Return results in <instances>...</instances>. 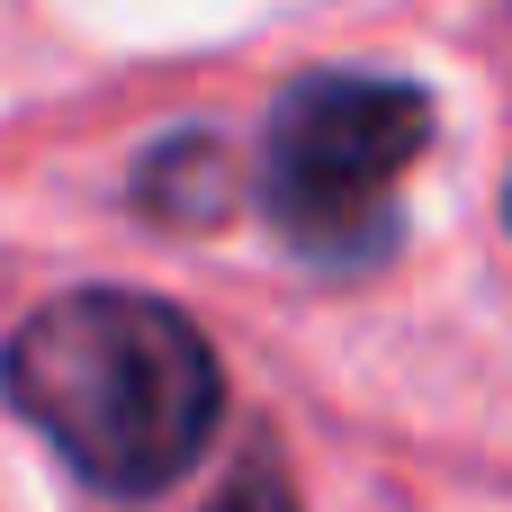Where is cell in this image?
<instances>
[{
    "label": "cell",
    "instance_id": "cell-1",
    "mask_svg": "<svg viewBox=\"0 0 512 512\" xmlns=\"http://www.w3.org/2000/svg\"><path fill=\"white\" fill-rule=\"evenodd\" d=\"M0 387L99 495H162L198 468L225 414L207 333L135 288H72L36 306L0 351Z\"/></svg>",
    "mask_w": 512,
    "mask_h": 512
},
{
    "label": "cell",
    "instance_id": "cell-2",
    "mask_svg": "<svg viewBox=\"0 0 512 512\" xmlns=\"http://www.w3.org/2000/svg\"><path fill=\"white\" fill-rule=\"evenodd\" d=\"M432 144V99L387 72H306L270 117V225L306 261H378L396 243V189Z\"/></svg>",
    "mask_w": 512,
    "mask_h": 512
},
{
    "label": "cell",
    "instance_id": "cell-3",
    "mask_svg": "<svg viewBox=\"0 0 512 512\" xmlns=\"http://www.w3.org/2000/svg\"><path fill=\"white\" fill-rule=\"evenodd\" d=\"M135 198L171 225H198V216H225V153L207 135H171L144 171H135Z\"/></svg>",
    "mask_w": 512,
    "mask_h": 512
},
{
    "label": "cell",
    "instance_id": "cell-4",
    "mask_svg": "<svg viewBox=\"0 0 512 512\" xmlns=\"http://www.w3.org/2000/svg\"><path fill=\"white\" fill-rule=\"evenodd\" d=\"M207 512H297V495H288V477H279L270 459H252V468H243Z\"/></svg>",
    "mask_w": 512,
    "mask_h": 512
},
{
    "label": "cell",
    "instance_id": "cell-5",
    "mask_svg": "<svg viewBox=\"0 0 512 512\" xmlns=\"http://www.w3.org/2000/svg\"><path fill=\"white\" fill-rule=\"evenodd\" d=\"M504 216H512V198H504Z\"/></svg>",
    "mask_w": 512,
    "mask_h": 512
}]
</instances>
